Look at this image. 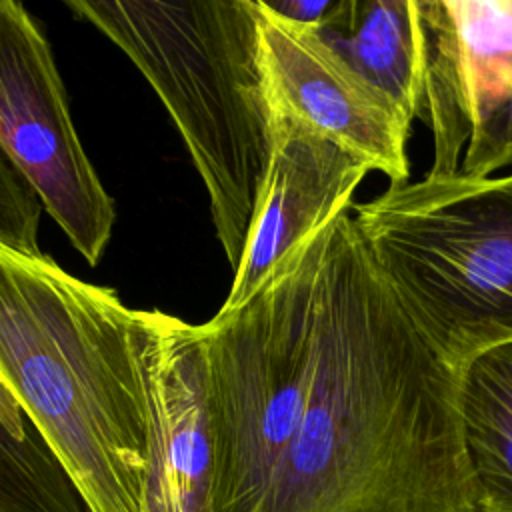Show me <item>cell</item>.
Wrapping results in <instances>:
<instances>
[{
    "label": "cell",
    "mask_w": 512,
    "mask_h": 512,
    "mask_svg": "<svg viewBox=\"0 0 512 512\" xmlns=\"http://www.w3.org/2000/svg\"><path fill=\"white\" fill-rule=\"evenodd\" d=\"M154 88L206 188L236 270L272 152L256 0H66Z\"/></svg>",
    "instance_id": "obj_3"
},
{
    "label": "cell",
    "mask_w": 512,
    "mask_h": 512,
    "mask_svg": "<svg viewBox=\"0 0 512 512\" xmlns=\"http://www.w3.org/2000/svg\"><path fill=\"white\" fill-rule=\"evenodd\" d=\"M268 10L278 14L280 18L300 24L306 28H316L332 8L334 0H276V2H266L262 0Z\"/></svg>",
    "instance_id": "obj_14"
},
{
    "label": "cell",
    "mask_w": 512,
    "mask_h": 512,
    "mask_svg": "<svg viewBox=\"0 0 512 512\" xmlns=\"http://www.w3.org/2000/svg\"><path fill=\"white\" fill-rule=\"evenodd\" d=\"M0 372L88 512H138L150 406L140 310L0 242Z\"/></svg>",
    "instance_id": "obj_2"
},
{
    "label": "cell",
    "mask_w": 512,
    "mask_h": 512,
    "mask_svg": "<svg viewBox=\"0 0 512 512\" xmlns=\"http://www.w3.org/2000/svg\"><path fill=\"white\" fill-rule=\"evenodd\" d=\"M0 512H88L36 428L20 436L2 420Z\"/></svg>",
    "instance_id": "obj_12"
},
{
    "label": "cell",
    "mask_w": 512,
    "mask_h": 512,
    "mask_svg": "<svg viewBox=\"0 0 512 512\" xmlns=\"http://www.w3.org/2000/svg\"><path fill=\"white\" fill-rule=\"evenodd\" d=\"M256 16L268 102L336 142L368 172L406 184L412 120L312 28L280 18L262 0Z\"/></svg>",
    "instance_id": "obj_7"
},
{
    "label": "cell",
    "mask_w": 512,
    "mask_h": 512,
    "mask_svg": "<svg viewBox=\"0 0 512 512\" xmlns=\"http://www.w3.org/2000/svg\"><path fill=\"white\" fill-rule=\"evenodd\" d=\"M304 382L256 512H480L454 370L416 328L350 206L310 234Z\"/></svg>",
    "instance_id": "obj_1"
},
{
    "label": "cell",
    "mask_w": 512,
    "mask_h": 512,
    "mask_svg": "<svg viewBox=\"0 0 512 512\" xmlns=\"http://www.w3.org/2000/svg\"><path fill=\"white\" fill-rule=\"evenodd\" d=\"M42 204L34 188L0 148V242L38 252V224Z\"/></svg>",
    "instance_id": "obj_13"
},
{
    "label": "cell",
    "mask_w": 512,
    "mask_h": 512,
    "mask_svg": "<svg viewBox=\"0 0 512 512\" xmlns=\"http://www.w3.org/2000/svg\"><path fill=\"white\" fill-rule=\"evenodd\" d=\"M0 148L90 266L116 210L70 118L50 44L28 10L0 0Z\"/></svg>",
    "instance_id": "obj_6"
},
{
    "label": "cell",
    "mask_w": 512,
    "mask_h": 512,
    "mask_svg": "<svg viewBox=\"0 0 512 512\" xmlns=\"http://www.w3.org/2000/svg\"><path fill=\"white\" fill-rule=\"evenodd\" d=\"M312 30L412 122L418 118L420 58L414 0H334L320 26Z\"/></svg>",
    "instance_id": "obj_10"
},
{
    "label": "cell",
    "mask_w": 512,
    "mask_h": 512,
    "mask_svg": "<svg viewBox=\"0 0 512 512\" xmlns=\"http://www.w3.org/2000/svg\"><path fill=\"white\" fill-rule=\"evenodd\" d=\"M150 430L138 512H212L214 444L200 324L140 310Z\"/></svg>",
    "instance_id": "obj_8"
},
{
    "label": "cell",
    "mask_w": 512,
    "mask_h": 512,
    "mask_svg": "<svg viewBox=\"0 0 512 512\" xmlns=\"http://www.w3.org/2000/svg\"><path fill=\"white\" fill-rule=\"evenodd\" d=\"M270 108V162L220 314L244 306L294 246L348 208L368 174V168L336 142L292 114L272 104Z\"/></svg>",
    "instance_id": "obj_9"
},
{
    "label": "cell",
    "mask_w": 512,
    "mask_h": 512,
    "mask_svg": "<svg viewBox=\"0 0 512 512\" xmlns=\"http://www.w3.org/2000/svg\"><path fill=\"white\" fill-rule=\"evenodd\" d=\"M0 420L16 434L24 436L28 434L34 426L32 422L26 418L24 410L20 408L8 380L4 378V374L0 372Z\"/></svg>",
    "instance_id": "obj_15"
},
{
    "label": "cell",
    "mask_w": 512,
    "mask_h": 512,
    "mask_svg": "<svg viewBox=\"0 0 512 512\" xmlns=\"http://www.w3.org/2000/svg\"><path fill=\"white\" fill-rule=\"evenodd\" d=\"M350 212L402 308L454 372L512 342V174L424 176Z\"/></svg>",
    "instance_id": "obj_4"
},
{
    "label": "cell",
    "mask_w": 512,
    "mask_h": 512,
    "mask_svg": "<svg viewBox=\"0 0 512 512\" xmlns=\"http://www.w3.org/2000/svg\"><path fill=\"white\" fill-rule=\"evenodd\" d=\"M428 178H490L512 164V0H414Z\"/></svg>",
    "instance_id": "obj_5"
},
{
    "label": "cell",
    "mask_w": 512,
    "mask_h": 512,
    "mask_svg": "<svg viewBox=\"0 0 512 512\" xmlns=\"http://www.w3.org/2000/svg\"><path fill=\"white\" fill-rule=\"evenodd\" d=\"M454 376L480 512H512V342L476 354Z\"/></svg>",
    "instance_id": "obj_11"
}]
</instances>
